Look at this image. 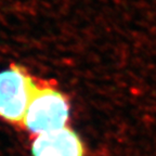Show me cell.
Segmentation results:
<instances>
[{"instance_id":"obj_2","label":"cell","mask_w":156,"mask_h":156,"mask_svg":"<svg viewBox=\"0 0 156 156\" xmlns=\"http://www.w3.org/2000/svg\"><path fill=\"white\" fill-rule=\"evenodd\" d=\"M36 88L33 78L18 65L0 72V117L11 122H23Z\"/></svg>"},{"instance_id":"obj_3","label":"cell","mask_w":156,"mask_h":156,"mask_svg":"<svg viewBox=\"0 0 156 156\" xmlns=\"http://www.w3.org/2000/svg\"><path fill=\"white\" fill-rule=\"evenodd\" d=\"M33 156H83L80 139L68 128L38 135L31 146Z\"/></svg>"},{"instance_id":"obj_1","label":"cell","mask_w":156,"mask_h":156,"mask_svg":"<svg viewBox=\"0 0 156 156\" xmlns=\"http://www.w3.org/2000/svg\"><path fill=\"white\" fill-rule=\"evenodd\" d=\"M70 105L66 96L53 88H36L23 124L37 135L55 132L66 127Z\"/></svg>"}]
</instances>
